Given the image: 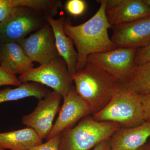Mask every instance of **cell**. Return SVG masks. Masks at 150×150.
<instances>
[{
	"instance_id": "6da1fadb",
	"label": "cell",
	"mask_w": 150,
	"mask_h": 150,
	"mask_svg": "<svg viewBox=\"0 0 150 150\" xmlns=\"http://www.w3.org/2000/svg\"><path fill=\"white\" fill-rule=\"evenodd\" d=\"M97 2L100 4L99 8L87 21L74 25L70 18H67L63 26L66 35L73 40L76 48L78 54L77 72L84 68L87 58L89 55L107 52L117 48L108 35V30L112 28V26L108 20L105 13V0H98Z\"/></svg>"
},
{
	"instance_id": "7a4b0ae2",
	"label": "cell",
	"mask_w": 150,
	"mask_h": 150,
	"mask_svg": "<svg viewBox=\"0 0 150 150\" xmlns=\"http://www.w3.org/2000/svg\"><path fill=\"white\" fill-rule=\"evenodd\" d=\"M72 78L76 91L88 105L92 115L110 102L121 83L105 71L88 62Z\"/></svg>"
},
{
	"instance_id": "3957f363",
	"label": "cell",
	"mask_w": 150,
	"mask_h": 150,
	"mask_svg": "<svg viewBox=\"0 0 150 150\" xmlns=\"http://www.w3.org/2000/svg\"><path fill=\"white\" fill-rule=\"evenodd\" d=\"M92 116L97 121L118 123L121 128H134L146 122L141 96L122 82L110 102Z\"/></svg>"
},
{
	"instance_id": "277c9868",
	"label": "cell",
	"mask_w": 150,
	"mask_h": 150,
	"mask_svg": "<svg viewBox=\"0 0 150 150\" xmlns=\"http://www.w3.org/2000/svg\"><path fill=\"white\" fill-rule=\"evenodd\" d=\"M120 128L118 123L97 121L93 116L88 115L77 125L62 131L59 150H89L109 140Z\"/></svg>"
},
{
	"instance_id": "5b68a950",
	"label": "cell",
	"mask_w": 150,
	"mask_h": 150,
	"mask_svg": "<svg viewBox=\"0 0 150 150\" xmlns=\"http://www.w3.org/2000/svg\"><path fill=\"white\" fill-rule=\"evenodd\" d=\"M18 79L22 83L34 82L50 87L63 98L73 86L72 75L60 56L46 64L33 68Z\"/></svg>"
},
{
	"instance_id": "8992f818",
	"label": "cell",
	"mask_w": 150,
	"mask_h": 150,
	"mask_svg": "<svg viewBox=\"0 0 150 150\" xmlns=\"http://www.w3.org/2000/svg\"><path fill=\"white\" fill-rule=\"evenodd\" d=\"M137 48H116L103 53L88 56L86 63H91L126 83L131 77L137 65L135 59Z\"/></svg>"
},
{
	"instance_id": "52a82bcc",
	"label": "cell",
	"mask_w": 150,
	"mask_h": 150,
	"mask_svg": "<svg viewBox=\"0 0 150 150\" xmlns=\"http://www.w3.org/2000/svg\"><path fill=\"white\" fill-rule=\"evenodd\" d=\"M41 14L26 7L14 9L6 18L0 23V44L18 42L30 33L40 29L44 25Z\"/></svg>"
},
{
	"instance_id": "ba28073f",
	"label": "cell",
	"mask_w": 150,
	"mask_h": 150,
	"mask_svg": "<svg viewBox=\"0 0 150 150\" xmlns=\"http://www.w3.org/2000/svg\"><path fill=\"white\" fill-rule=\"evenodd\" d=\"M30 60L40 65L48 64L60 56L52 28L44 25L28 37L18 41Z\"/></svg>"
},
{
	"instance_id": "9c48e42d",
	"label": "cell",
	"mask_w": 150,
	"mask_h": 150,
	"mask_svg": "<svg viewBox=\"0 0 150 150\" xmlns=\"http://www.w3.org/2000/svg\"><path fill=\"white\" fill-rule=\"evenodd\" d=\"M62 98L56 92H50L39 100L33 112L23 117V123L33 129L42 140L46 139L53 127L54 118L60 110Z\"/></svg>"
},
{
	"instance_id": "30bf717a",
	"label": "cell",
	"mask_w": 150,
	"mask_h": 150,
	"mask_svg": "<svg viewBox=\"0 0 150 150\" xmlns=\"http://www.w3.org/2000/svg\"><path fill=\"white\" fill-rule=\"evenodd\" d=\"M63 98L64 103L59 110L57 120L46 138L47 141L65 130L72 128L78 121L91 115L88 105L78 94L74 86Z\"/></svg>"
},
{
	"instance_id": "8fae6325",
	"label": "cell",
	"mask_w": 150,
	"mask_h": 150,
	"mask_svg": "<svg viewBox=\"0 0 150 150\" xmlns=\"http://www.w3.org/2000/svg\"><path fill=\"white\" fill-rule=\"evenodd\" d=\"M111 40L117 48H139L150 42V16L112 26Z\"/></svg>"
},
{
	"instance_id": "7c38bea8",
	"label": "cell",
	"mask_w": 150,
	"mask_h": 150,
	"mask_svg": "<svg viewBox=\"0 0 150 150\" xmlns=\"http://www.w3.org/2000/svg\"><path fill=\"white\" fill-rule=\"evenodd\" d=\"M105 13L112 26L150 16V7L144 0H105Z\"/></svg>"
},
{
	"instance_id": "4fadbf2b",
	"label": "cell",
	"mask_w": 150,
	"mask_h": 150,
	"mask_svg": "<svg viewBox=\"0 0 150 150\" xmlns=\"http://www.w3.org/2000/svg\"><path fill=\"white\" fill-rule=\"evenodd\" d=\"M0 68L11 74H23L33 68V64L18 42L0 44Z\"/></svg>"
},
{
	"instance_id": "5bb4252c",
	"label": "cell",
	"mask_w": 150,
	"mask_h": 150,
	"mask_svg": "<svg viewBox=\"0 0 150 150\" xmlns=\"http://www.w3.org/2000/svg\"><path fill=\"white\" fill-rule=\"evenodd\" d=\"M150 137V123L131 128H119L108 140L111 150H137Z\"/></svg>"
},
{
	"instance_id": "9a60e30c",
	"label": "cell",
	"mask_w": 150,
	"mask_h": 150,
	"mask_svg": "<svg viewBox=\"0 0 150 150\" xmlns=\"http://www.w3.org/2000/svg\"><path fill=\"white\" fill-rule=\"evenodd\" d=\"M46 18L53 29L55 43L59 56L66 62L69 71L72 76L77 72L78 54L74 47L73 40L64 31L63 26L66 18L63 16L55 19L50 16H46Z\"/></svg>"
},
{
	"instance_id": "2e32d148",
	"label": "cell",
	"mask_w": 150,
	"mask_h": 150,
	"mask_svg": "<svg viewBox=\"0 0 150 150\" xmlns=\"http://www.w3.org/2000/svg\"><path fill=\"white\" fill-rule=\"evenodd\" d=\"M42 144V139L30 127L0 133V148L5 150H26Z\"/></svg>"
},
{
	"instance_id": "e0dca14e",
	"label": "cell",
	"mask_w": 150,
	"mask_h": 150,
	"mask_svg": "<svg viewBox=\"0 0 150 150\" xmlns=\"http://www.w3.org/2000/svg\"><path fill=\"white\" fill-rule=\"evenodd\" d=\"M50 92L36 83H23L16 88H8L0 90V103L29 97H34L40 100L45 97Z\"/></svg>"
},
{
	"instance_id": "ac0fdd59",
	"label": "cell",
	"mask_w": 150,
	"mask_h": 150,
	"mask_svg": "<svg viewBox=\"0 0 150 150\" xmlns=\"http://www.w3.org/2000/svg\"><path fill=\"white\" fill-rule=\"evenodd\" d=\"M124 83L140 96L150 94V62L136 66L129 80Z\"/></svg>"
},
{
	"instance_id": "d6986e66",
	"label": "cell",
	"mask_w": 150,
	"mask_h": 150,
	"mask_svg": "<svg viewBox=\"0 0 150 150\" xmlns=\"http://www.w3.org/2000/svg\"><path fill=\"white\" fill-rule=\"evenodd\" d=\"M86 4L83 0H69L66 4L67 11L74 16H80L84 12Z\"/></svg>"
},
{
	"instance_id": "ffe728a7",
	"label": "cell",
	"mask_w": 150,
	"mask_h": 150,
	"mask_svg": "<svg viewBox=\"0 0 150 150\" xmlns=\"http://www.w3.org/2000/svg\"><path fill=\"white\" fill-rule=\"evenodd\" d=\"M61 139V134L47 140L46 143L38 146L29 148L26 150H59V143Z\"/></svg>"
},
{
	"instance_id": "44dd1931",
	"label": "cell",
	"mask_w": 150,
	"mask_h": 150,
	"mask_svg": "<svg viewBox=\"0 0 150 150\" xmlns=\"http://www.w3.org/2000/svg\"><path fill=\"white\" fill-rule=\"evenodd\" d=\"M135 62L137 66L150 62V42L144 47L137 48Z\"/></svg>"
},
{
	"instance_id": "7402d4cb",
	"label": "cell",
	"mask_w": 150,
	"mask_h": 150,
	"mask_svg": "<svg viewBox=\"0 0 150 150\" xmlns=\"http://www.w3.org/2000/svg\"><path fill=\"white\" fill-rule=\"evenodd\" d=\"M21 82L15 75L6 72L0 68V86H18Z\"/></svg>"
},
{
	"instance_id": "603a6c76",
	"label": "cell",
	"mask_w": 150,
	"mask_h": 150,
	"mask_svg": "<svg viewBox=\"0 0 150 150\" xmlns=\"http://www.w3.org/2000/svg\"><path fill=\"white\" fill-rule=\"evenodd\" d=\"M13 9L11 0H0V23L4 20Z\"/></svg>"
},
{
	"instance_id": "cb8c5ba5",
	"label": "cell",
	"mask_w": 150,
	"mask_h": 150,
	"mask_svg": "<svg viewBox=\"0 0 150 150\" xmlns=\"http://www.w3.org/2000/svg\"><path fill=\"white\" fill-rule=\"evenodd\" d=\"M93 150H111L108 140L100 142L96 146Z\"/></svg>"
},
{
	"instance_id": "d4e9b609",
	"label": "cell",
	"mask_w": 150,
	"mask_h": 150,
	"mask_svg": "<svg viewBox=\"0 0 150 150\" xmlns=\"http://www.w3.org/2000/svg\"><path fill=\"white\" fill-rule=\"evenodd\" d=\"M137 150H148L147 147L146 145V144L144 145V146H142L139 149H138Z\"/></svg>"
},
{
	"instance_id": "484cf974",
	"label": "cell",
	"mask_w": 150,
	"mask_h": 150,
	"mask_svg": "<svg viewBox=\"0 0 150 150\" xmlns=\"http://www.w3.org/2000/svg\"><path fill=\"white\" fill-rule=\"evenodd\" d=\"M144 1L150 7V0H144Z\"/></svg>"
},
{
	"instance_id": "4316f807",
	"label": "cell",
	"mask_w": 150,
	"mask_h": 150,
	"mask_svg": "<svg viewBox=\"0 0 150 150\" xmlns=\"http://www.w3.org/2000/svg\"><path fill=\"white\" fill-rule=\"evenodd\" d=\"M146 145L147 147L148 150H150V147L147 144H146Z\"/></svg>"
},
{
	"instance_id": "83f0119b",
	"label": "cell",
	"mask_w": 150,
	"mask_h": 150,
	"mask_svg": "<svg viewBox=\"0 0 150 150\" xmlns=\"http://www.w3.org/2000/svg\"><path fill=\"white\" fill-rule=\"evenodd\" d=\"M147 144L149 145V146L150 147V140L149 141V143Z\"/></svg>"
},
{
	"instance_id": "f1b7e54d",
	"label": "cell",
	"mask_w": 150,
	"mask_h": 150,
	"mask_svg": "<svg viewBox=\"0 0 150 150\" xmlns=\"http://www.w3.org/2000/svg\"><path fill=\"white\" fill-rule=\"evenodd\" d=\"M0 150H5L3 149H1V148H0Z\"/></svg>"
}]
</instances>
